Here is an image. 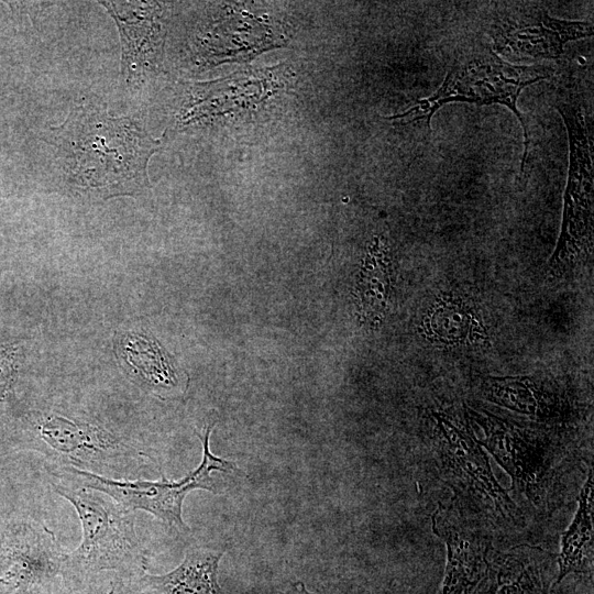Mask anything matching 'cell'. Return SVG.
Returning a JSON list of instances; mask_svg holds the SVG:
<instances>
[{
	"instance_id": "6da1fadb",
	"label": "cell",
	"mask_w": 594,
	"mask_h": 594,
	"mask_svg": "<svg viewBox=\"0 0 594 594\" xmlns=\"http://www.w3.org/2000/svg\"><path fill=\"white\" fill-rule=\"evenodd\" d=\"M64 169L74 183L101 197L131 195L147 184L158 143L128 118L77 109L56 133Z\"/></svg>"
},
{
	"instance_id": "7a4b0ae2",
	"label": "cell",
	"mask_w": 594,
	"mask_h": 594,
	"mask_svg": "<svg viewBox=\"0 0 594 594\" xmlns=\"http://www.w3.org/2000/svg\"><path fill=\"white\" fill-rule=\"evenodd\" d=\"M46 471L53 490L76 510L82 530L79 546L65 553L63 575L84 581L101 572H142L147 552L136 531V512L78 483L62 470Z\"/></svg>"
},
{
	"instance_id": "3957f363",
	"label": "cell",
	"mask_w": 594,
	"mask_h": 594,
	"mask_svg": "<svg viewBox=\"0 0 594 594\" xmlns=\"http://www.w3.org/2000/svg\"><path fill=\"white\" fill-rule=\"evenodd\" d=\"M550 76L551 70L544 65H515L502 59L493 48H479L460 56L431 96L387 119L400 124L425 121L429 128L432 116L446 103L503 105L517 117L524 131L525 148L520 166L524 172L530 138L526 119L517 108V100L524 88Z\"/></svg>"
},
{
	"instance_id": "277c9868",
	"label": "cell",
	"mask_w": 594,
	"mask_h": 594,
	"mask_svg": "<svg viewBox=\"0 0 594 594\" xmlns=\"http://www.w3.org/2000/svg\"><path fill=\"white\" fill-rule=\"evenodd\" d=\"M208 425L204 433H198L202 443V460L188 475L169 481L161 473L160 480H113L75 468H63L78 483L103 492L127 508L144 510L161 520L166 527L178 534L190 532L183 519V504L186 496L195 490H205L213 494L222 492V484L213 476V472H240L235 463L215 455L210 450V433L213 428Z\"/></svg>"
},
{
	"instance_id": "5b68a950",
	"label": "cell",
	"mask_w": 594,
	"mask_h": 594,
	"mask_svg": "<svg viewBox=\"0 0 594 594\" xmlns=\"http://www.w3.org/2000/svg\"><path fill=\"white\" fill-rule=\"evenodd\" d=\"M557 109L566 125L570 154L562 226L548 265L552 276L569 272L593 245L594 178L587 123L579 105L561 102Z\"/></svg>"
},
{
	"instance_id": "8992f818",
	"label": "cell",
	"mask_w": 594,
	"mask_h": 594,
	"mask_svg": "<svg viewBox=\"0 0 594 594\" xmlns=\"http://www.w3.org/2000/svg\"><path fill=\"white\" fill-rule=\"evenodd\" d=\"M465 417L469 426L482 430L481 442L512 476L519 492L538 504L558 460L549 438L486 410L466 407Z\"/></svg>"
},
{
	"instance_id": "52a82bcc",
	"label": "cell",
	"mask_w": 594,
	"mask_h": 594,
	"mask_svg": "<svg viewBox=\"0 0 594 594\" xmlns=\"http://www.w3.org/2000/svg\"><path fill=\"white\" fill-rule=\"evenodd\" d=\"M65 553L55 534L38 520H1L0 594H26L63 574Z\"/></svg>"
},
{
	"instance_id": "ba28073f",
	"label": "cell",
	"mask_w": 594,
	"mask_h": 594,
	"mask_svg": "<svg viewBox=\"0 0 594 594\" xmlns=\"http://www.w3.org/2000/svg\"><path fill=\"white\" fill-rule=\"evenodd\" d=\"M433 447L442 469L466 492L484 499L506 519L517 518V507L493 475L480 441L470 429L443 413H431Z\"/></svg>"
},
{
	"instance_id": "9c48e42d",
	"label": "cell",
	"mask_w": 594,
	"mask_h": 594,
	"mask_svg": "<svg viewBox=\"0 0 594 594\" xmlns=\"http://www.w3.org/2000/svg\"><path fill=\"white\" fill-rule=\"evenodd\" d=\"M593 33L591 22L557 19L536 6L504 13L495 19L490 30L493 51L520 61L559 58L566 43Z\"/></svg>"
},
{
	"instance_id": "30bf717a",
	"label": "cell",
	"mask_w": 594,
	"mask_h": 594,
	"mask_svg": "<svg viewBox=\"0 0 594 594\" xmlns=\"http://www.w3.org/2000/svg\"><path fill=\"white\" fill-rule=\"evenodd\" d=\"M433 531L448 549L440 594H463L484 575L487 539L458 512L440 506L432 516Z\"/></svg>"
},
{
	"instance_id": "8fae6325",
	"label": "cell",
	"mask_w": 594,
	"mask_h": 594,
	"mask_svg": "<svg viewBox=\"0 0 594 594\" xmlns=\"http://www.w3.org/2000/svg\"><path fill=\"white\" fill-rule=\"evenodd\" d=\"M113 16L122 40V72L139 75L155 61L161 41V25L155 6L142 2H101Z\"/></svg>"
},
{
	"instance_id": "7c38bea8",
	"label": "cell",
	"mask_w": 594,
	"mask_h": 594,
	"mask_svg": "<svg viewBox=\"0 0 594 594\" xmlns=\"http://www.w3.org/2000/svg\"><path fill=\"white\" fill-rule=\"evenodd\" d=\"M222 552L206 548L189 550L183 562L164 575L145 574L141 580L148 594H222L218 568Z\"/></svg>"
},
{
	"instance_id": "4fadbf2b",
	"label": "cell",
	"mask_w": 594,
	"mask_h": 594,
	"mask_svg": "<svg viewBox=\"0 0 594 594\" xmlns=\"http://www.w3.org/2000/svg\"><path fill=\"white\" fill-rule=\"evenodd\" d=\"M391 292V255L383 237L367 245L358 283L356 297L362 322L377 328L384 320Z\"/></svg>"
},
{
	"instance_id": "5bb4252c",
	"label": "cell",
	"mask_w": 594,
	"mask_h": 594,
	"mask_svg": "<svg viewBox=\"0 0 594 594\" xmlns=\"http://www.w3.org/2000/svg\"><path fill=\"white\" fill-rule=\"evenodd\" d=\"M421 326L428 339L448 345L484 344L488 341L486 329L474 311L449 295L433 302Z\"/></svg>"
},
{
	"instance_id": "9a60e30c",
	"label": "cell",
	"mask_w": 594,
	"mask_h": 594,
	"mask_svg": "<svg viewBox=\"0 0 594 594\" xmlns=\"http://www.w3.org/2000/svg\"><path fill=\"white\" fill-rule=\"evenodd\" d=\"M593 470L579 496L575 516L562 536L559 572L554 585L570 573H587L593 565Z\"/></svg>"
},
{
	"instance_id": "2e32d148",
	"label": "cell",
	"mask_w": 594,
	"mask_h": 594,
	"mask_svg": "<svg viewBox=\"0 0 594 594\" xmlns=\"http://www.w3.org/2000/svg\"><path fill=\"white\" fill-rule=\"evenodd\" d=\"M132 340L131 342L139 349L138 352L133 351L138 353V358H130L127 362L139 381L161 397L182 395L187 386L185 377L166 352L153 340L143 337H135Z\"/></svg>"
},
{
	"instance_id": "e0dca14e",
	"label": "cell",
	"mask_w": 594,
	"mask_h": 594,
	"mask_svg": "<svg viewBox=\"0 0 594 594\" xmlns=\"http://www.w3.org/2000/svg\"><path fill=\"white\" fill-rule=\"evenodd\" d=\"M482 391L490 402L532 418H544L556 410V400L526 376L490 377Z\"/></svg>"
},
{
	"instance_id": "ac0fdd59",
	"label": "cell",
	"mask_w": 594,
	"mask_h": 594,
	"mask_svg": "<svg viewBox=\"0 0 594 594\" xmlns=\"http://www.w3.org/2000/svg\"><path fill=\"white\" fill-rule=\"evenodd\" d=\"M520 571L499 572L497 594H537L535 587L536 575L531 574L521 563Z\"/></svg>"
},
{
	"instance_id": "d6986e66",
	"label": "cell",
	"mask_w": 594,
	"mask_h": 594,
	"mask_svg": "<svg viewBox=\"0 0 594 594\" xmlns=\"http://www.w3.org/2000/svg\"><path fill=\"white\" fill-rule=\"evenodd\" d=\"M15 380L14 360L7 350H0V402L9 395Z\"/></svg>"
},
{
	"instance_id": "ffe728a7",
	"label": "cell",
	"mask_w": 594,
	"mask_h": 594,
	"mask_svg": "<svg viewBox=\"0 0 594 594\" xmlns=\"http://www.w3.org/2000/svg\"><path fill=\"white\" fill-rule=\"evenodd\" d=\"M10 455L6 447L0 442V482L4 479Z\"/></svg>"
},
{
	"instance_id": "44dd1931",
	"label": "cell",
	"mask_w": 594,
	"mask_h": 594,
	"mask_svg": "<svg viewBox=\"0 0 594 594\" xmlns=\"http://www.w3.org/2000/svg\"><path fill=\"white\" fill-rule=\"evenodd\" d=\"M275 594H310L304 586L302 583L290 584L287 588L277 592Z\"/></svg>"
}]
</instances>
